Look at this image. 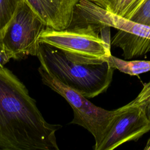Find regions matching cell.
Returning a JSON list of instances; mask_svg holds the SVG:
<instances>
[{
	"mask_svg": "<svg viewBox=\"0 0 150 150\" xmlns=\"http://www.w3.org/2000/svg\"><path fill=\"white\" fill-rule=\"evenodd\" d=\"M62 127L47 122L24 84L0 68V150H59Z\"/></svg>",
	"mask_w": 150,
	"mask_h": 150,
	"instance_id": "1",
	"label": "cell"
},
{
	"mask_svg": "<svg viewBox=\"0 0 150 150\" xmlns=\"http://www.w3.org/2000/svg\"><path fill=\"white\" fill-rule=\"evenodd\" d=\"M36 56L40 66L53 77L87 98L105 92L112 80L114 69L107 61L81 62L64 51L40 42Z\"/></svg>",
	"mask_w": 150,
	"mask_h": 150,
	"instance_id": "2",
	"label": "cell"
},
{
	"mask_svg": "<svg viewBox=\"0 0 150 150\" xmlns=\"http://www.w3.org/2000/svg\"><path fill=\"white\" fill-rule=\"evenodd\" d=\"M43 83L62 96L70 105L74 118L70 124L79 125L94 137V149L98 150L118 115L119 108L109 111L97 107L87 98L53 77L46 70L40 66L38 69Z\"/></svg>",
	"mask_w": 150,
	"mask_h": 150,
	"instance_id": "3",
	"label": "cell"
},
{
	"mask_svg": "<svg viewBox=\"0 0 150 150\" xmlns=\"http://www.w3.org/2000/svg\"><path fill=\"white\" fill-rule=\"evenodd\" d=\"M100 30L88 26L79 29L55 30L46 26L39 41L59 49L67 53L102 63L111 54L110 43L99 36Z\"/></svg>",
	"mask_w": 150,
	"mask_h": 150,
	"instance_id": "4",
	"label": "cell"
},
{
	"mask_svg": "<svg viewBox=\"0 0 150 150\" xmlns=\"http://www.w3.org/2000/svg\"><path fill=\"white\" fill-rule=\"evenodd\" d=\"M46 27L28 4L22 0L2 33V40L11 59L20 60L36 56L39 38Z\"/></svg>",
	"mask_w": 150,
	"mask_h": 150,
	"instance_id": "5",
	"label": "cell"
},
{
	"mask_svg": "<svg viewBox=\"0 0 150 150\" xmlns=\"http://www.w3.org/2000/svg\"><path fill=\"white\" fill-rule=\"evenodd\" d=\"M92 26L100 31L104 26L150 38V26L135 22L110 12L90 0H79L75 5L67 29H79Z\"/></svg>",
	"mask_w": 150,
	"mask_h": 150,
	"instance_id": "6",
	"label": "cell"
},
{
	"mask_svg": "<svg viewBox=\"0 0 150 150\" xmlns=\"http://www.w3.org/2000/svg\"><path fill=\"white\" fill-rule=\"evenodd\" d=\"M120 112L98 150H112L136 141L150 131V119L142 105L119 108Z\"/></svg>",
	"mask_w": 150,
	"mask_h": 150,
	"instance_id": "7",
	"label": "cell"
},
{
	"mask_svg": "<svg viewBox=\"0 0 150 150\" xmlns=\"http://www.w3.org/2000/svg\"><path fill=\"white\" fill-rule=\"evenodd\" d=\"M46 26L55 30L69 25L75 5L79 0H23Z\"/></svg>",
	"mask_w": 150,
	"mask_h": 150,
	"instance_id": "8",
	"label": "cell"
},
{
	"mask_svg": "<svg viewBox=\"0 0 150 150\" xmlns=\"http://www.w3.org/2000/svg\"><path fill=\"white\" fill-rule=\"evenodd\" d=\"M111 44L122 50L125 59L142 57L150 52V38L121 30L114 35Z\"/></svg>",
	"mask_w": 150,
	"mask_h": 150,
	"instance_id": "9",
	"label": "cell"
},
{
	"mask_svg": "<svg viewBox=\"0 0 150 150\" xmlns=\"http://www.w3.org/2000/svg\"><path fill=\"white\" fill-rule=\"evenodd\" d=\"M107 62L114 69L130 76H136L150 71V60L126 61L111 54Z\"/></svg>",
	"mask_w": 150,
	"mask_h": 150,
	"instance_id": "10",
	"label": "cell"
},
{
	"mask_svg": "<svg viewBox=\"0 0 150 150\" xmlns=\"http://www.w3.org/2000/svg\"><path fill=\"white\" fill-rule=\"evenodd\" d=\"M144 0H112L106 9L115 14L127 18Z\"/></svg>",
	"mask_w": 150,
	"mask_h": 150,
	"instance_id": "11",
	"label": "cell"
},
{
	"mask_svg": "<svg viewBox=\"0 0 150 150\" xmlns=\"http://www.w3.org/2000/svg\"><path fill=\"white\" fill-rule=\"evenodd\" d=\"M22 0H0V36Z\"/></svg>",
	"mask_w": 150,
	"mask_h": 150,
	"instance_id": "12",
	"label": "cell"
},
{
	"mask_svg": "<svg viewBox=\"0 0 150 150\" xmlns=\"http://www.w3.org/2000/svg\"><path fill=\"white\" fill-rule=\"evenodd\" d=\"M127 18L150 26V0H144L141 4Z\"/></svg>",
	"mask_w": 150,
	"mask_h": 150,
	"instance_id": "13",
	"label": "cell"
},
{
	"mask_svg": "<svg viewBox=\"0 0 150 150\" xmlns=\"http://www.w3.org/2000/svg\"><path fill=\"white\" fill-rule=\"evenodd\" d=\"M127 107L142 105L145 107L148 117L150 119V81L145 84L137 97L125 105Z\"/></svg>",
	"mask_w": 150,
	"mask_h": 150,
	"instance_id": "14",
	"label": "cell"
},
{
	"mask_svg": "<svg viewBox=\"0 0 150 150\" xmlns=\"http://www.w3.org/2000/svg\"><path fill=\"white\" fill-rule=\"evenodd\" d=\"M11 59L9 56L4 45L2 42L1 36H0V68L4 67V65L7 63Z\"/></svg>",
	"mask_w": 150,
	"mask_h": 150,
	"instance_id": "15",
	"label": "cell"
},
{
	"mask_svg": "<svg viewBox=\"0 0 150 150\" xmlns=\"http://www.w3.org/2000/svg\"><path fill=\"white\" fill-rule=\"evenodd\" d=\"M97 5L106 9L112 0H90Z\"/></svg>",
	"mask_w": 150,
	"mask_h": 150,
	"instance_id": "16",
	"label": "cell"
},
{
	"mask_svg": "<svg viewBox=\"0 0 150 150\" xmlns=\"http://www.w3.org/2000/svg\"><path fill=\"white\" fill-rule=\"evenodd\" d=\"M144 149L145 150H150V138L148 139V141L144 148Z\"/></svg>",
	"mask_w": 150,
	"mask_h": 150,
	"instance_id": "17",
	"label": "cell"
}]
</instances>
